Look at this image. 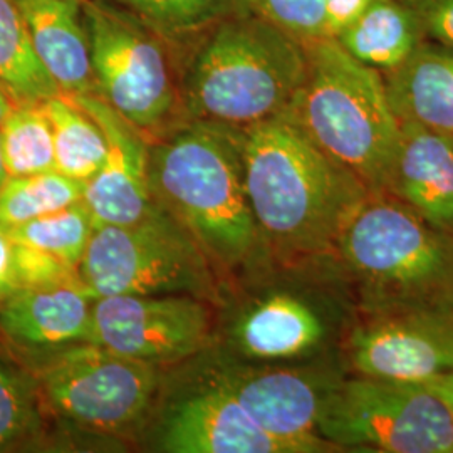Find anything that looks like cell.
I'll use <instances>...</instances> for the list:
<instances>
[{
    "label": "cell",
    "instance_id": "6da1fadb",
    "mask_svg": "<svg viewBox=\"0 0 453 453\" xmlns=\"http://www.w3.org/2000/svg\"><path fill=\"white\" fill-rule=\"evenodd\" d=\"M243 163L257 228L286 256H316L338 245L372 194L284 116L245 128Z\"/></svg>",
    "mask_w": 453,
    "mask_h": 453
},
{
    "label": "cell",
    "instance_id": "7a4b0ae2",
    "mask_svg": "<svg viewBox=\"0 0 453 453\" xmlns=\"http://www.w3.org/2000/svg\"><path fill=\"white\" fill-rule=\"evenodd\" d=\"M245 130L195 119L150 148L155 202L185 226L211 262L249 257L259 228L245 187Z\"/></svg>",
    "mask_w": 453,
    "mask_h": 453
},
{
    "label": "cell",
    "instance_id": "3957f363",
    "mask_svg": "<svg viewBox=\"0 0 453 453\" xmlns=\"http://www.w3.org/2000/svg\"><path fill=\"white\" fill-rule=\"evenodd\" d=\"M308 73L282 114L370 192H387L402 143L387 81L336 39L306 44Z\"/></svg>",
    "mask_w": 453,
    "mask_h": 453
},
{
    "label": "cell",
    "instance_id": "277c9868",
    "mask_svg": "<svg viewBox=\"0 0 453 453\" xmlns=\"http://www.w3.org/2000/svg\"><path fill=\"white\" fill-rule=\"evenodd\" d=\"M308 73L306 44L254 11L213 26L185 78L195 119L249 128L282 116Z\"/></svg>",
    "mask_w": 453,
    "mask_h": 453
},
{
    "label": "cell",
    "instance_id": "5b68a950",
    "mask_svg": "<svg viewBox=\"0 0 453 453\" xmlns=\"http://www.w3.org/2000/svg\"><path fill=\"white\" fill-rule=\"evenodd\" d=\"M80 274L95 299L162 294L209 299L215 292L211 259L158 203L133 224H96Z\"/></svg>",
    "mask_w": 453,
    "mask_h": 453
},
{
    "label": "cell",
    "instance_id": "8992f818",
    "mask_svg": "<svg viewBox=\"0 0 453 453\" xmlns=\"http://www.w3.org/2000/svg\"><path fill=\"white\" fill-rule=\"evenodd\" d=\"M344 260L376 289L421 301L453 291V242L393 195L372 192L338 241Z\"/></svg>",
    "mask_w": 453,
    "mask_h": 453
},
{
    "label": "cell",
    "instance_id": "52a82bcc",
    "mask_svg": "<svg viewBox=\"0 0 453 453\" xmlns=\"http://www.w3.org/2000/svg\"><path fill=\"white\" fill-rule=\"evenodd\" d=\"M319 435L338 447L388 453H453V417L423 383L361 376L324 396Z\"/></svg>",
    "mask_w": 453,
    "mask_h": 453
},
{
    "label": "cell",
    "instance_id": "ba28073f",
    "mask_svg": "<svg viewBox=\"0 0 453 453\" xmlns=\"http://www.w3.org/2000/svg\"><path fill=\"white\" fill-rule=\"evenodd\" d=\"M42 403L95 435H123L145 420L158 389L157 366L96 342L48 353L34 372Z\"/></svg>",
    "mask_w": 453,
    "mask_h": 453
},
{
    "label": "cell",
    "instance_id": "9c48e42d",
    "mask_svg": "<svg viewBox=\"0 0 453 453\" xmlns=\"http://www.w3.org/2000/svg\"><path fill=\"white\" fill-rule=\"evenodd\" d=\"M96 95L138 130L160 127L175 88L160 34L118 2L82 0Z\"/></svg>",
    "mask_w": 453,
    "mask_h": 453
},
{
    "label": "cell",
    "instance_id": "30bf717a",
    "mask_svg": "<svg viewBox=\"0 0 453 453\" xmlns=\"http://www.w3.org/2000/svg\"><path fill=\"white\" fill-rule=\"evenodd\" d=\"M211 333V311L195 296H106L93 303L91 342L153 366L198 353Z\"/></svg>",
    "mask_w": 453,
    "mask_h": 453
},
{
    "label": "cell",
    "instance_id": "8fae6325",
    "mask_svg": "<svg viewBox=\"0 0 453 453\" xmlns=\"http://www.w3.org/2000/svg\"><path fill=\"white\" fill-rule=\"evenodd\" d=\"M351 361L363 376L426 383L453 370V314L408 312L357 329Z\"/></svg>",
    "mask_w": 453,
    "mask_h": 453
},
{
    "label": "cell",
    "instance_id": "7c38bea8",
    "mask_svg": "<svg viewBox=\"0 0 453 453\" xmlns=\"http://www.w3.org/2000/svg\"><path fill=\"white\" fill-rule=\"evenodd\" d=\"M211 381L226 388L267 434L292 453L326 452L331 447L318 432L324 396L321 380L297 370L217 372Z\"/></svg>",
    "mask_w": 453,
    "mask_h": 453
},
{
    "label": "cell",
    "instance_id": "4fadbf2b",
    "mask_svg": "<svg viewBox=\"0 0 453 453\" xmlns=\"http://www.w3.org/2000/svg\"><path fill=\"white\" fill-rule=\"evenodd\" d=\"M69 97L96 119L108 142L104 163L84 194L96 224L125 226L142 220L157 205L148 175L150 146L134 125L97 95Z\"/></svg>",
    "mask_w": 453,
    "mask_h": 453
},
{
    "label": "cell",
    "instance_id": "5bb4252c",
    "mask_svg": "<svg viewBox=\"0 0 453 453\" xmlns=\"http://www.w3.org/2000/svg\"><path fill=\"white\" fill-rule=\"evenodd\" d=\"M160 447L170 453H292L215 381L173 405Z\"/></svg>",
    "mask_w": 453,
    "mask_h": 453
},
{
    "label": "cell",
    "instance_id": "9a60e30c",
    "mask_svg": "<svg viewBox=\"0 0 453 453\" xmlns=\"http://www.w3.org/2000/svg\"><path fill=\"white\" fill-rule=\"evenodd\" d=\"M93 303L95 297L82 282L24 288L0 303V333L33 353L91 342Z\"/></svg>",
    "mask_w": 453,
    "mask_h": 453
},
{
    "label": "cell",
    "instance_id": "2e32d148",
    "mask_svg": "<svg viewBox=\"0 0 453 453\" xmlns=\"http://www.w3.org/2000/svg\"><path fill=\"white\" fill-rule=\"evenodd\" d=\"M440 230H453V134L402 123L388 190Z\"/></svg>",
    "mask_w": 453,
    "mask_h": 453
},
{
    "label": "cell",
    "instance_id": "e0dca14e",
    "mask_svg": "<svg viewBox=\"0 0 453 453\" xmlns=\"http://www.w3.org/2000/svg\"><path fill=\"white\" fill-rule=\"evenodd\" d=\"M34 48L65 96L96 95L82 0H14Z\"/></svg>",
    "mask_w": 453,
    "mask_h": 453
},
{
    "label": "cell",
    "instance_id": "ac0fdd59",
    "mask_svg": "<svg viewBox=\"0 0 453 453\" xmlns=\"http://www.w3.org/2000/svg\"><path fill=\"white\" fill-rule=\"evenodd\" d=\"M393 111L402 123H417L453 134V49L428 39L387 81Z\"/></svg>",
    "mask_w": 453,
    "mask_h": 453
},
{
    "label": "cell",
    "instance_id": "d6986e66",
    "mask_svg": "<svg viewBox=\"0 0 453 453\" xmlns=\"http://www.w3.org/2000/svg\"><path fill=\"white\" fill-rule=\"evenodd\" d=\"M324 336L319 314L299 297L280 292L249 309L234 327L242 355L256 359H289L314 349Z\"/></svg>",
    "mask_w": 453,
    "mask_h": 453
},
{
    "label": "cell",
    "instance_id": "ffe728a7",
    "mask_svg": "<svg viewBox=\"0 0 453 453\" xmlns=\"http://www.w3.org/2000/svg\"><path fill=\"white\" fill-rule=\"evenodd\" d=\"M336 41L359 63L389 73L403 65L426 35L405 0H374Z\"/></svg>",
    "mask_w": 453,
    "mask_h": 453
},
{
    "label": "cell",
    "instance_id": "44dd1931",
    "mask_svg": "<svg viewBox=\"0 0 453 453\" xmlns=\"http://www.w3.org/2000/svg\"><path fill=\"white\" fill-rule=\"evenodd\" d=\"M0 82L14 103L41 104L63 95L37 56L14 0H0Z\"/></svg>",
    "mask_w": 453,
    "mask_h": 453
},
{
    "label": "cell",
    "instance_id": "7402d4cb",
    "mask_svg": "<svg viewBox=\"0 0 453 453\" xmlns=\"http://www.w3.org/2000/svg\"><path fill=\"white\" fill-rule=\"evenodd\" d=\"M54 133L56 170L81 181H89L101 170L108 142L96 119L65 95L41 103Z\"/></svg>",
    "mask_w": 453,
    "mask_h": 453
},
{
    "label": "cell",
    "instance_id": "603a6c76",
    "mask_svg": "<svg viewBox=\"0 0 453 453\" xmlns=\"http://www.w3.org/2000/svg\"><path fill=\"white\" fill-rule=\"evenodd\" d=\"M0 146L9 177L56 170L54 133L41 104H12L0 121Z\"/></svg>",
    "mask_w": 453,
    "mask_h": 453
},
{
    "label": "cell",
    "instance_id": "cb8c5ba5",
    "mask_svg": "<svg viewBox=\"0 0 453 453\" xmlns=\"http://www.w3.org/2000/svg\"><path fill=\"white\" fill-rule=\"evenodd\" d=\"M86 185L58 170L9 177L0 190V226L9 230L82 202Z\"/></svg>",
    "mask_w": 453,
    "mask_h": 453
},
{
    "label": "cell",
    "instance_id": "d4e9b609",
    "mask_svg": "<svg viewBox=\"0 0 453 453\" xmlns=\"http://www.w3.org/2000/svg\"><path fill=\"white\" fill-rule=\"evenodd\" d=\"M96 220L86 202H78L63 211L7 230L17 243L31 245L65 260L74 269L81 267Z\"/></svg>",
    "mask_w": 453,
    "mask_h": 453
},
{
    "label": "cell",
    "instance_id": "484cf974",
    "mask_svg": "<svg viewBox=\"0 0 453 453\" xmlns=\"http://www.w3.org/2000/svg\"><path fill=\"white\" fill-rule=\"evenodd\" d=\"M155 33L179 37L211 29L228 17L252 11L249 0H114Z\"/></svg>",
    "mask_w": 453,
    "mask_h": 453
},
{
    "label": "cell",
    "instance_id": "4316f807",
    "mask_svg": "<svg viewBox=\"0 0 453 453\" xmlns=\"http://www.w3.org/2000/svg\"><path fill=\"white\" fill-rule=\"evenodd\" d=\"M42 396L35 376L0 357V452L37 435Z\"/></svg>",
    "mask_w": 453,
    "mask_h": 453
},
{
    "label": "cell",
    "instance_id": "83f0119b",
    "mask_svg": "<svg viewBox=\"0 0 453 453\" xmlns=\"http://www.w3.org/2000/svg\"><path fill=\"white\" fill-rule=\"evenodd\" d=\"M250 9L284 33L308 44L326 37L324 0H249Z\"/></svg>",
    "mask_w": 453,
    "mask_h": 453
},
{
    "label": "cell",
    "instance_id": "f1b7e54d",
    "mask_svg": "<svg viewBox=\"0 0 453 453\" xmlns=\"http://www.w3.org/2000/svg\"><path fill=\"white\" fill-rule=\"evenodd\" d=\"M16 269L20 289L82 282L80 269L71 267L46 250L24 243L16 242Z\"/></svg>",
    "mask_w": 453,
    "mask_h": 453
},
{
    "label": "cell",
    "instance_id": "f546056e",
    "mask_svg": "<svg viewBox=\"0 0 453 453\" xmlns=\"http://www.w3.org/2000/svg\"><path fill=\"white\" fill-rule=\"evenodd\" d=\"M428 41L453 49V0H405Z\"/></svg>",
    "mask_w": 453,
    "mask_h": 453
},
{
    "label": "cell",
    "instance_id": "4dcf8cb0",
    "mask_svg": "<svg viewBox=\"0 0 453 453\" xmlns=\"http://www.w3.org/2000/svg\"><path fill=\"white\" fill-rule=\"evenodd\" d=\"M326 2V37L336 39L349 27L374 0H324Z\"/></svg>",
    "mask_w": 453,
    "mask_h": 453
},
{
    "label": "cell",
    "instance_id": "1f68e13d",
    "mask_svg": "<svg viewBox=\"0 0 453 453\" xmlns=\"http://www.w3.org/2000/svg\"><path fill=\"white\" fill-rule=\"evenodd\" d=\"M20 289L16 269V242L0 226V303Z\"/></svg>",
    "mask_w": 453,
    "mask_h": 453
},
{
    "label": "cell",
    "instance_id": "d6a6232c",
    "mask_svg": "<svg viewBox=\"0 0 453 453\" xmlns=\"http://www.w3.org/2000/svg\"><path fill=\"white\" fill-rule=\"evenodd\" d=\"M423 385L437 395L438 398L449 408V411L453 417V370L441 372Z\"/></svg>",
    "mask_w": 453,
    "mask_h": 453
},
{
    "label": "cell",
    "instance_id": "836d02e7",
    "mask_svg": "<svg viewBox=\"0 0 453 453\" xmlns=\"http://www.w3.org/2000/svg\"><path fill=\"white\" fill-rule=\"evenodd\" d=\"M12 104H14L12 97L7 93V89L4 88V84L0 82V121L4 119L5 114L9 113V110L12 108Z\"/></svg>",
    "mask_w": 453,
    "mask_h": 453
},
{
    "label": "cell",
    "instance_id": "e575fe53",
    "mask_svg": "<svg viewBox=\"0 0 453 453\" xmlns=\"http://www.w3.org/2000/svg\"><path fill=\"white\" fill-rule=\"evenodd\" d=\"M9 179V173H7V168H5V163H4V155H2V146H0V190L4 188L5 181Z\"/></svg>",
    "mask_w": 453,
    "mask_h": 453
}]
</instances>
